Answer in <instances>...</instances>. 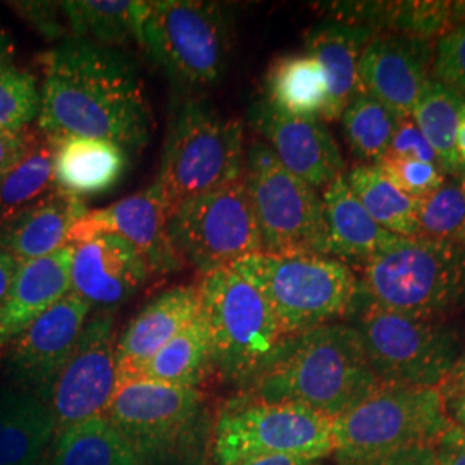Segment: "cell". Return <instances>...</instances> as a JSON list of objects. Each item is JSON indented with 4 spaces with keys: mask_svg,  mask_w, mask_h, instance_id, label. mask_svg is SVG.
Instances as JSON below:
<instances>
[{
    "mask_svg": "<svg viewBox=\"0 0 465 465\" xmlns=\"http://www.w3.org/2000/svg\"><path fill=\"white\" fill-rule=\"evenodd\" d=\"M343 134L359 164H376L391 143L399 119L366 92L357 94L341 114Z\"/></svg>",
    "mask_w": 465,
    "mask_h": 465,
    "instance_id": "836d02e7",
    "label": "cell"
},
{
    "mask_svg": "<svg viewBox=\"0 0 465 465\" xmlns=\"http://www.w3.org/2000/svg\"><path fill=\"white\" fill-rule=\"evenodd\" d=\"M465 116V100L447 84L430 80L420 92L412 119L436 152L445 174L464 171L457 152V132Z\"/></svg>",
    "mask_w": 465,
    "mask_h": 465,
    "instance_id": "4dcf8cb0",
    "label": "cell"
},
{
    "mask_svg": "<svg viewBox=\"0 0 465 465\" xmlns=\"http://www.w3.org/2000/svg\"><path fill=\"white\" fill-rule=\"evenodd\" d=\"M213 450L219 465L267 455L322 460L332 455L331 419L299 403L245 395L219 412Z\"/></svg>",
    "mask_w": 465,
    "mask_h": 465,
    "instance_id": "30bf717a",
    "label": "cell"
},
{
    "mask_svg": "<svg viewBox=\"0 0 465 465\" xmlns=\"http://www.w3.org/2000/svg\"><path fill=\"white\" fill-rule=\"evenodd\" d=\"M245 173V134L200 95L183 100L167 130L155 182L171 209L182 200L228 183Z\"/></svg>",
    "mask_w": 465,
    "mask_h": 465,
    "instance_id": "ba28073f",
    "label": "cell"
},
{
    "mask_svg": "<svg viewBox=\"0 0 465 465\" xmlns=\"http://www.w3.org/2000/svg\"><path fill=\"white\" fill-rule=\"evenodd\" d=\"M445 400L453 399L465 393V350L460 353L457 364L451 369L449 378L440 386Z\"/></svg>",
    "mask_w": 465,
    "mask_h": 465,
    "instance_id": "ee69618b",
    "label": "cell"
},
{
    "mask_svg": "<svg viewBox=\"0 0 465 465\" xmlns=\"http://www.w3.org/2000/svg\"><path fill=\"white\" fill-rule=\"evenodd\" d=\"M245 183L262 252L328 257L322 195L292 174L261 140L245 150Z\"/></svg>",
    "mask_w": 465,
    "mask_h": 465,
    "instance_id": "8fae6325",
    "label": "cell"
},
{
    "mask_svg": "<svg viewBox=\"0 0 465 465\" xmlns=\"http://www.w3.org/2000/svg\"><path fill=\"white\" fill-rule=\"evenodd\" d=\"M104 417L145 464H159L195 441L203 420V397L197 388L119 378Z\"/></svg>",
    "mask_w": 465,
    "mask_h": 465,
    "instance_id": "4fadbf2b",
    "label": "cell"
},
{
    "mask_svg": "<svg viewBox=\"0 0 465 465\" xmlns=\"http://www.w3.org/2000/svg\"><path fill=\"white\" fill-rule=\"evenodd\" d=\"M55 438L50 465H147L104 416L69 426Z\"/></svg>",
    "mask_w": 465,
    "mask_h": 465,
    "instance_id": "f546056e",
    "label": "cell"
},
{
    "mask_svg": "<svg viewBox=\"0 0 465 465\" xmlns=\"http://www.w3.org/2000/svg\"><path fill=\"white\" fill-rule=\"evenodd\" d=\"M199 290L214 372L247 390L282 341L276 316L264 295L232 267L202 276Z\"/></svg>",
    "mask_w": 465,
    "mask_h": 465,
    "instance_id": "8992f818",
    "label": "cell"
},
{
    "mask_svg": "<svg viewBox=\"0 0 465 465\" xmlns=\"http://www.w3.org/2000/svg\"><path fill=\"white\" fill-rule=\"evenodd\" d=\"M38 132L55 143L69 136L105 140L130 153L149 145L153 119L132 57L67 36L42 59Z\"/></svg>",
    "mask_w": 465,
    "mask_h": 465,
    "instance_id": "6da1fadb",
    "label": "cell"
},
{
    "mask_svg": "<svg viewBox=\"0 0 465 465\" xmlns=\"http://www.w3.org/2000/svg\"><path fill=\"white\" fill-rule=\"evenodd\" d=\"M40 111V86L32 73L7 64L0 66V132L30 130Z\"/></svg>",
    "mask_w": 465,
    "mask_h": 465,
    "instance_id": "d590c367",
    "label": "cell"
},
{
    "mask_svg": "<svg viewBox=\"0 0 465 465\" xmlns=\"http://www.w3.org/2000/svg\"><path fill=\"white\" fill-rule=\"evenodd\" d=\"M374 35L364 26L330 19H322L307 30L305 54L322 66L330 86V100L321 116L322 123L341 119L351 99L364 92L359 80V61Z\"/></svg>",
    "mask_w": 465,
    "mask_h": 465,
    "instance_id": "7402d4cb",
    "label": "cell"
},
{
    "mask_svg": "<svg viewBox=\"0 0 465 465\" xmlns=\"http://www.w3.org/2000/svg\"><path fill=\"white\" fill-rule=\"evenodd\" d=\"M249 121L282 166L317 192L345 174L341 149L321 119L286 116L261 97L252 104Z\"/></svg>",
    "mask_w": 465,
    "mask_h": 465,
    "instance_id": "e0dca14e",
    "label": "cell"
},
{
    "mask_svg": "<svg viewBox=\"0 0 465 465\" xmlns=\"http://www.w3.org/2000/svg\"><path fill=\"white\" fill-rule=\"evenodd\" d=\"M434 47L436 42L405 35H374L359 61L362 90L399 121L412 117L420 92L431 80Z\"/></svg>",
    "mask_w": 465,
    "mask_h": 465,
    "instance_id": "ac0fdd59",
    "label": "cell"
},
{
    "mask_svg": "<svg viewBox=\"0 0 465 465\" xmlns=\"http://www.w3.org/2000/svg\"><path fill=\"white\" fill-rule=\"evenodd\" d=\"M453 26H465V0L451 2Z\"/></svg>",
    "mask_w": 465,
    "mask_h": 465,
    "instance_id": "f907efd6",
    "label": "cell"
},
{
    "mask_svg": "<svg viewBox=\"0 0 465 465\" xmlns=\"http://www.w3.org/2000/svg\"><path fill=\"white\" fill-rule=\"evenodd\" d=\"M13 54H15V44L7 32L0 28V66L13 64Z\"/></svg>",
    "mask_w": 465,
    "mask_h": 465,
    "instance_id": "681fc988",
    "label": "cell"
},
{
    "mask_svg": "<svg viewBox=\"0 0 465 465\" xmlns=\"http://www.w3.org/2000/svg\"><path fill=\"white\" fill-rule=\"evenodd\" d=\"M357 297L411 316L447 319L465 303V245L400 238L359 267Z\"/></svg>",
    "mask_w": 465,
    "mask_h": 465,
    "instance_id": "277c9868",
    "label": "cell"
},
{
    "mask_svg": "<svg viewBox=\"0 0 465 465\" xmlns=\"http://www.w3.org/2000/svg\"><path fill=\"white\" fill-rule=\"evenodd\" d=\"M73 245L17 264L0 311V347L9 345L35 319L71 293Z\"/></svg>",
    "mask_w": 465,
    "mask_h": 465,
    "instance_id": "ffe728a7",
    "label": "cell"
},
{
    "mask_svg": "<svg viewBox=\"0 0 465 465\" xmlns=\"http://www.w3.org/2000/svg\"><path fill=\"white\" fill-rule=\"evenodd\" d=\"M169 234L184 264L202 276L262 252V240L243 176L171 209Z\"/></svg>",
    "mask_w": 465,
    "mask_h": 465,
    "instance_id": "7c38bea8",
    "label": "cell"
},
{
    "mask_svg": "<svg viewBox=\"0 0 465 465\" xmlns=\"http://www.w3.org/2000/svg\"><path fill=\"white\" fill-rule=\"evenodd\" d=\"M88 213L84 199L54 190L0 224V250L17 262L45 257L69 245L73 226Z\"/></svg>",
    "mask_w": 465,
    "mask_h": 465,
    "instance_id": "603a6c76",
    "label": "cell"
},
{
    "mask_svg": "<svg viewBox=\"0 0 465 465\" xmlns=\"http://www.w3.org/2000/svg\"><path fill=\"white\" fill-rule=\"evenodd\" d=\"M271 305L282 338L349 317L357 297V274L326 255L253 253L232 264Z\"/></svg>",
    "mask_w": 465,
    "mask_h": 465,
    "instance_id": "5b68a950",
    "label": "cell"
},
{
    "mask_svg": "<svg viewBox=\"0 0 465 465\" xmlns=\"http://www.w3.org/2000/svg\"><path fill=\"white\" fill-rule=\"evenodd\" d=\"M214 372L209 330L203 316L197 317L178 332L134 372L121 378H142L171 386L197 388Z\"/></svg>",
    "mask_w": 465,
    "mask_h": 465,
    "instance_id": "f1b7e54d",
    "label": "cell"
},
{
    "mask_svg": "<svg viewBox=\"0 0 465 465\" xmlns=\"http://www.w3.org/2000/svg\"><path fill=\"white\" fill-rule=\"evenodd\" d=\"M57 436L49 405L13 384L0 388V465H36Z\"/></svg>",
    "mask_w": 465,
    "mask_h": 465,
    "instance_id": "484cf974",
    "label": "cell"
},
{
    "mask_svg": "<svg viewBox=\"0 0 465 465\" xmlns=\"http://www.w3.org/2000/svg\"><path fill=\"white\" fill-rule=\"evenodd\" d=\"M451 419L440 388L380 382L331 419L336 465H381L403 451L434 447Z\"/></svg>",
    "mask_w": 465,
    "mask_h": 465,
    "instance_id": "3957f363",
    "label": "cell"
},
{
    "mask_svg": "<svg viewBox=\"0 0 465 465\" xmlns=\"http://www.w3.org/2000/svg\"><path fill=\"white\" fill-rule=\"evenodd\" d=\"M54 152V143L35 132L28 152L0 180V224L55 190Z\"/></svg>",
    "mask_w": 465,
    "mask_h": 465,
    "instance_id": "d6a6232c",
    "label": "cell"
},
{
    "mask_svg": "<svg viewBox=\"0 0 465 465\" xmlns=\"http://www.w3.org/2000/svg\"><path fill=\"white\" fill-rule=\"evenodd\" d=\"M384 155L393 157V159L419 161V163H426V164H432V166L443 169L436 152L428 143L424 134H420V130L417 128L412 117L399 121L397 132L393 134L391 143Z\"/></svg>",
    "mask_w": 465,
    "mask_h": 465,
    "instance_id": "60d3db41",
    "label": "cell"
},
{
    "mask_svg": "<svg viewBox=\"0 0 465 465\" xmlns=\"http://www.w3.org/2000/svg\"><path fill=\"white\" fill-rule=\"evenodd\" d=\"M380 382L440 388L460 357V340L447 319L395 312L355 297L350 311Z\"/></svg>",
    "mask_w": 465,
    "mask_h": 465,
    "instance_id": "9c48e42d",
    "label": "cell"
},
{
    "mask_svg": "<svg viewBox=\"0 0 465 465\" xmlns=\"http://www.w3.org/2000/svg\"><path fill=\"white\" fill-rule=\"evenodd\" d=\"M0 350H2V347H0Z\"/></svg>",
    "mask_w": 465,
    "mask_h": 465,
    "instance_id": "f5cc1de1",
    "label": "cell"
},
{
    "mask_svg": "<svg viewBox=\"0 0 465 465\" xmlns=\"http://www.w3.org/2000/svg\"><path fill=\"white\" fill-rule=\"evenodd\" d=\"M457 152H459V157H460V161L465 166V116L460 119L459 132H457Z\"/></svg>",
    "mask_w": 465,
    "mask_h": 465,
    "instance_id": "816d5d0a",
    "label": "cell"
},
{
    "mask_svg": "<svg viewBox=\"0 0 465 465\" xmlns=\"http://www.w3.org/2000/svg\"><path fill=\"white\" fill-rule=\"evenodd\" d=\"M264 99L286 116L321 119L330 100L326 73L307 54L282 57L267 73Z\"/></svg>",
    "mask_w": 465,
    "mask_h": 465,
    "instance_id": "83f0119b",
    "label": "cell"
},
{
    "mask_svg": "<svg viewBox=\"0 0 465 465\" xmlns=\"http://www.w3.org/2000/svg\"><path fill=\"white\" fill-rule=\"evenodd\" d=\"M381 465H434V451L432 447H417L400 453Z\"/></svg>",
    "mask_w": 465,
    "mask_h": 465,
    "instance_id": "f6af8a7d",
    "label": "cell"
},
{
    "mask_svg": "<svg viewBox=\"0 0 465 465\" xmlns=\"http://www.w3.org/2000/svg\"><path fill=\"white\" fill-rule=\"evenodd\" d=\"M147 5L142 0H67L61 11L71 36L119 49L140 44Z\"/></svg>",
    "mask_w": 465,
    "mask_h": 465,
    "instance_id": "4316f807",
    "label": "cell"
},
{
    "mask_svg": "<svg viewBox=\"0 0 465 465\" xmlns=\"http://www.w3.org/2000/svg\"><path fill=\"white\" fill-rule=\"evenodd\" d=\"M432 451L434 465H465V432L451 420Z\"/></svg>",
    "mask_w": 465,
    "mask_h": 465,
    "instance_id": "b9f144b4",
    "label": "cell"
},
{
    "mask_svg": "<svg viewBox=\"0 0 465 465\" xmlns=\"http://www.w3.org/2000/svg\"><path fill=\"white\" fill-rule=\"evenodd\" d=\"M378 386L361 334L338 321L282 338L247 395L299 403L334 419Z\"/></svg>",
    "mask_w": 465,
    "mask_h": 465,
    "instance_id": "7a4b0ae2",
    "label": "cell"
},
{
    "mask_svg": "<svg viewBox=\"0 0 465 465\" xmlns=\"http://www.w3.org/2000/svg\"><path fill=\"white\" fill-rule=\"evenodd\" d=\"M200 311L199 284L174 286L157 295L132 319L116 345L119 378L143 366L184 330Z\"/></svg>",
    "mask_w": 465,
    "mask_h": 465,
    "instance_id": "44dd1931",
    "label": "cell"
},
{
    "mask_svg": "<svg viewBox=\"0 0 465 465\" xmlns=\"http://www.w3.org/2000/svg\"><path fill=\"white\" fill-rule=\"evenodd\" d=\"M17 264L19 262H17L15 257H11L9 253L0 250V311L4 307V302L7 299V293H9L11 282H13V278H15Z\"/></svg>",
    "mask_w": 465,
    "mask_h": 465,
    "instance_id": "bcb514c9",
    "label": "cell"
},
{
    "mask_svg": "<svg viewBox=\"0 0 465 465\" xmlns=\"http://www.w3.org/2000/svg\"><path fill=\"white\" fill-rule=\"evenodd\" d=\"M9 5L47 42L59 44L69 36L61 2H9Z\"/></svg>",
    "mask_w": 465,
    "mask_h": 465,
    "instance_id": "ab89813d",
    "label": "cell"
},
{
    "mask_svg": "<svg viewBox=\"0 0 465 465\" xmlns=\"http://www.w3.org/2000/svg\"><path fill=\"white\" fill-rule=\"evenodd\" d=\"M447 403H450V411L453 414V422L465 432V393L447 400Z\"/></svg>",
    "mask_w": 465,
    "mask_h": 465,
    "instance_id": "c3c4849f",
    "label": "cell"
},
{
    "mask_svg": "<svg viewBox=\"0 0 465 465\" xmlns=\"http://www.w3.org/2000/svg\"><path fill=\"white\" fill-rule=\"evenodd\" d=\"M420 236L465 245V169L419 200Z\"/></svg>",
    "mask_w": 465,
    "mask_h": 465,
    "instance_id": "e575fe53",
    "label": "cell"
},
{
    "mask_svg": "<svg viewBox=\"0 0 465 465\" xmlns=\"http://www.w3.org/2000/svg\"><path fill=\"white\" fill-rule=\"evenodd\" d=\"M240 465H322L321 460H311V459H302V457H292V455H267V457H259L252 459Z\"/></svg>",
    "mask_w": 465,
    "mask_h": 465,
    "instance_id": "7dc6e473",
    "label": "cell"
},
{
    "mask_svg": "<svg viewBox=\"0 0 465 465\" xmlns=\"http://www.w3.org/2000/svg\"><path fill=\"white\" fill-rule=\"evenodd\" d=\"M116 345L114 314L97 311L88 317L76 347L45 399L57 434L105 414L119 384Z\"/></svg>",
    "mask_w": 465,
    "mask_h": 465,
    "instance_id": "5bb4252c",
    "label": "cell"
},
{
    "mask_svg": "<svg viewBox=\"0 0 465 465\" xmlns=\"http://www.w3.org/2000/svg\"><path fill=\"white\" fill-rule=\"evenodd\" d=\"M140 45L178 86H214L232 61L230 9L205 0H152L142 23Z\"/></svg>",
    "mask_w": 465,
    "mask_h": 465,
    "instance_id": "52a82bcc",
    "label": "cell"
},
{
    "mask_svg": "<svg viewBox=\"0 0 465 465\" xmlns=\"http://www.w3.org/2000/svg\"><path fill=\"white\" fill-rule=\"evenodd\" d=\"M34 138L32 130L19 134L0 132V180L21 161V157L30 149Z\"/></svg>",
    "mask_w": 465,
    "mask_h": 465,
    "instance_id": "7bdbcfd3",
    "label": "cell"
},
{
    "mask_svg": "<svg viewBox=\"0 0 465 465\" xmlns=\"http://www.w3.org/2000/svg\"><path fill=\"white\" fill-rule=\"evenodd\" d=\"M324 217L328 230V257L350 267H362L371 259L391 249L401 236L386 232L367 214L353 195L345 174L322 190Z\"/></svg>",
    "mask_w": 465,
    "mask_h": 465,
    "instance_id": "cb8c5ba5",
    "label": "cell"
},
{
    "mask_svg": "<svg viewBox=\"0 0 465 465\" xmlns=\"http://www.w3.org/2000/svg\"><path fill=\"white\" fill-rule=\"evenodd\" d=\"M147 262L116 232H102L73 245L71 292L92 309L114 312L147 282Z\"/></svg>",
    "mask_w": 465,
    "mask_h": 465,
    "instance_id": "d6986e66",
    "label": "cell"
},
{
    "mask_svg": "<svg viewBox=\"0 0 465 465\" xmlns=\"http://www.w3.org/2000/svg\"><path fill=\"white\" fill-rule=\"evenodd\" d=\"M92 307L76 293H67L9 343L7 374L11 384L47 399L50 386L66 366Z\"/></svg>",
    "mask_w": 465,
    "mask_h": 465,
    "instance_id": "9a60e30c",
    "label": "cell"
},
{
    "mask_svg": "<svg viewBox=\"0 0 465 465\" xmlns=\"http://www.w3.org/2000/svg\"><path fill=\"white\" fill-rule=\"evenodd\" d=\"M431 78L465 100V26H455L436 42Z\"/></svg>",
    "mask_w": 465,
    "mask_h": 465,
    "instance_id": "f35d334b",
    "label": "cell"
},
{
    "mask_svg": "<svg viewBox=\"0 0 465 465\" xmlns=\"http://www.w3.org/2000/svg\"><path fill=\"white\" fill-rule=\"evenodd\" d=\"M171 205L155 180L126 199L99 209L88 211L69 232V245L116 232L140 252L153 274H174L184 266L169 234Z\"/></svg>",
    "mask_w": 465,
    "mask_h": 465,
    "instance_id": "2e32d148",
    "label": "cell"
},
{
    "mask_svg": "<svg viewBox=\"0 0 465 465\" xmlns=\"http://www.w3.org/2000/svg\"><path fill=\"white\" fill-rule=\"evenodd\" d=\"M374 166L378 167L382 176L395 188H399L401 193L416 200L428 197L447 178L443 169L432 164L393 159L386 155H382Z\"/></svg>",
    "mask_w": 465,
    "mask_h": 465,
    "instance_id": "74e56055",
    "label": "cell"
},
{
    "mask_svg": "<svg viewBox=\"0 0 465 465\" xmlns=\"http://www.w3.org/2000/svg\"><path fill=\"white\" fill-rule=\"evenodd\" d=\"M451 2L436 0H411L391 2L382 34L405 35L420 40L438 42L443 35L451 32Z\"/></svg>",
    "mask_w": 465,
    "mask_h": 465,
    "instance_id": "8d00e7d4",
    "label": "cell"
},
{
    "mask_svg": "<svg viewBox=\"0 0 465 465\" xmlns=\"http://www.w3.org/2000/svg\"><path fill=\"white\" fill-rule=\"evenodd\" d=\"M345 180L367 214L386 232L401 238L420 236L419 200L401 193L382 176L378 167L357 163L345 173Z\"/></svg>",
    "mask_w": 465,
    "mask_h": 465,
    "instance_id": "1f68e13d",
    "label": "cell"
},
{
    "mask_svg": "<svg viewBox=\"0 0 465 465\" xmlns=\"http://www.w3.org/2000/svg\"><path fill=\"white\" fill-rule=\"evenodd\" d=\"M54 147L55 188L78 199L113 190L128 167L130 155L105 140L69 136Z\"/></svg>",
    "mask_w": 465,
    "mask_h": 465,
    "instance_id": "d4e9b609",
    "label": "cell"
}]
</instances>
